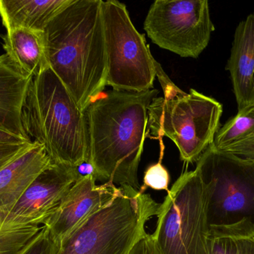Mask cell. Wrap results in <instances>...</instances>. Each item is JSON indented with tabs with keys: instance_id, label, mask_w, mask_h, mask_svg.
<instances>
[{
	"instance_id": "7c38bea8",
	"label": "cell",
	"mask_w": 254,
	"mask_h": 254,
	"mask_svg": "<svg viewBox=\"0 0 254 254\" xmlns=\"http://www.w3.org/2000/svg\"><path fill=\"white\" fill-rule=\"evenodd\" d=\"M238 111L254 106V13L236 28L227 64Z\"/></svg>"
},
{
	"instance_id": "52a82bcc",
	"label": "cell",
	"mask_w": 254,
	"mask_h": 254,
	"mask_svg": "<svg viewBox=\"0 0 254 254\" xmlns=\"http://www.w3.org/2000/svg\"><path fill=\"white\" fill-rule=\"evenodd\" d=\"M195 170L204 184L209 228L249 219L254 224V163L207 148Z\"/></svg>"
},
{
	"instance_id": "6da1fadb",
	"label": "cell",
	"mask_w": 254,
	"mask_h": 254,
	"mask_svg": "<svg viewBox=\"0 0 254 254\" xmlns=\"http://www.w3.org/2000/svg\"><path fill=\"white\" fill-rule=\"evenodd\" d=\"M157 89L140 92H102L86 110L89 162L98 180L139 191L137 171L141 159L148 111Z\"/></svg>"
},
{
	"instance_id": "4316f807",
	"label": "cell",
	"mask_w": 254,
	"mask_h": 254,
	"mask_svg": "<svg viewBox=\"0 0 254 254\" xmlns=\"http://www.w3.org/2000/svg\"></svg>"
},
{
	"instance_id": "ffe728a7",
	"label": "cell",
	"mask_w": 254,
	"mask_h": 254,
	"mask_svg": "<svg viewBox=\"0 0 254 254\" xmlns=\"http://www.w3.org/2000/svg\"><path fill=\"white\" fill-rule=\"evenodd\" d=\"M159 140L161 146V153L158 162L149 166L144 172L143 175V184L140 186L139 192L145 193V191L150 188L154 190H165L169 192V184H170V176L168 170L162 164L164 158V146L163 140Z\"/></svg>"
},
{
	"instance_id": "cb8c5ba5",
	"label": "cell",
	"mask_w": 254,
	"mask_h": 254,
	"mask_svg": "<svg viewBox=\"0 0 254 254\" xmlns=\"http://www.w3.org/2000/svg\"><path fill=\"white\" fill-rule=\"evenodd\" d=\"M128 254H161L152 234L146 233L133 246Z\"/></svg>"
},
{
	"instance_id": "e0dca14e",
	"label": "cell",
	"mask_w": 254,
	"mask_h": 254,
	"mask_svg": "<svg viewBox=\"0 0 254 254\" xmlns=\"http://www.w3.org/2000/svg\"><path fill=\"white\" fill-rule=\"evenodd\" d=\"M208 254H254V224L249 219L229 225L210 227Z\"/></svg>"
},
{
	"instance_id": "4fadbf2b",
	"label": "cell",
	"mask_w": 254,
	"mask_h": 254,
	"mask_svg": "<svg viewBox=\"0 0 254 254\" xmlns=\"http://www.w3.org/2000/svg\"><path fill=\"white\" fill-rule=\"evenodd\" d=\"M53 164L43 145L34 141L0 169V210L10 212L34 180Z\"/></svg>"
},
{
	"instance_id": "9a60e30c",
	"label": "cell",
	"mask_w": 254,
	"mask_h": 254,
	"mask_svg": "<svg viewBox=\"0 0 254 254\" xmlns=\"http://www.w3.org/2000/svg\"><path fill=\"white\" fill-rule=\"evenodd\" d=\"M1 38L4 53L26 74L34 77L49 67L44 31L10 27Z\"/></svg>"
},
{
	"instance_id": "ba28073f",
	"label": "cell",
	"mask_w": 254,
	"mask_h": 254,
	"mask_svg": "<svg viewBox=\"0 0 254 254\" xmlns=\"http://www.w3.org/2000/svg\"><path fill=\"white\" fill-rule=\"evenodd\" d=\"M107 56V86L113 90L140 92L153 89L158 62L143 34L133 25L126 4L102 1Z\"/></svg>"
},
{
	"instance_id": "44dd1931",
	"label": "cell",
	"mask_w": 254,
	"mask_h": 254,
	"mask_svg": "<svg viewBox=\"0 0 254 254\" xmlns=\"http://www.w3.org/2000/svg\"><path fill=\"white\" fill-rule=\"evenodd\" d=\"M60 242L57 241L50 231L43 225L41 231L21 254H58Z\"/></svg>"
},
{
	"instance_id": "ac0fdd59",
	"label": "cell",
	"mask_w": 254,
	"mask_h": 254,
	"mask_svg": "<svg viewBox=\"0 0 254 254\" xmlns=\"http://www.w3.org/2000/svg\"><path fill=\"white\" fill-rule=\"evenodd\" d=\"M32 225L0 210V254H21L41 231Z\"/></svg>"
},
{
	"instance_id": "d4e9b609",
	"label": "cell",
	"mask_w": 254,
	"mask_h": 254,
	"mask_svg": "<svg viewBox=\"0 0 254 254\" xmlns=\"http://www.w3.org/2000/svg\"><path fill=\"white\" fill-rule=\"evenodd\" d=\"M33 140H27L22 137H18L13 134L6 132V131L0 130V146L4 145L19 144V143H28Z\"/></svg>"
},
{
	"instance_id": "603a6c76",
	"label": "cell",
	"mask_w": 254,
	"mask_h": 254,
	"mask_svg": "<svg viewBox=\"0 0 254 254\" xmlns=\"http://www.w3.org/2000/svg\"><path fill=\"white\" fill-rule=\"evenodd\" d=\"M34 141L0 146V169L23 154Z\"/></svg>"
},
{
	"instance_id": "9c48e42d",
	"label": "cell",
	"mask_w": 254,
	"mask_h": 254,
	"mask_svg": "<svg viewBox=\"0 0 254 254\" xmlns=\"http://www.w3.org/2000/svg\"><path fill=\"white\" fill-rule=\"evenodd\" d=\"M143 28L161 49L192 58L207 48L215 30L207 0H157L149 7Z\"/></svg>"
},
{
	"instance_id": "d6986e66",
	"label": "cell",
	"mask_w": 254,
	"mask_h": 254,
	"mask_svg": "<svg viewBox=\"0 0 254 254\" xmlns=\"http://www.w3.org/2000/svg\"><path fill=\"white\" fill-rule=\"evenodd\" d=\"M254 136V106L238 111L231 118L215 136L212 146L222 150Z\"/></svg>"
},
{
	"instance_id": "2e32d148",
	"label": "cell",
	"mask_w": 254,
	"mask_h": 254,
	"mask_svg": "<svg viewBox=\"0 0 254 254\" xmlns=\"http://www.w3.org/2000/svg\"><path fill=\"white\" fill-rule=\"evenodd\" d=\"M72 0H0L4 28L24 27L43 31Z\"/></svg>"
},
{
	"instance_id": "8fae6325",
	"label": "cell",
	"mask_w": 254,
	"mask_h": 254,
	"mask_svg": "<svg viewBox=\"0 0 254 254\" xmlns=\"http://www.w3.org/2000/svg\"><path fill=\"white\" fill-rule=\"evenodd\" d=\"M77 180L75 168L53 163L30 185L10 213L28 223L43 225Z\"/></svg>"
},
{
	"instance_id": "277c9868",
	"label": "cell",
	"mask_w": 254,
	"mask_h": 254,
	"mask_svg": "<svg viewBox=\"0 0 254 254\" xmlns=\"http://www.w3.org/2000/svg\"><path fill=\"white\" fill-rule=\"evenodd\" d=\"M156 76L164 95L152 99L148 111L151 135L168 137L177 146L185 164L196 163L214 141L223 107L219 101L194 89H179L158 63Z\"/></svg>"
},
{
	"instance_id": "8992f818",
	"label": "cell",
	"mask_w": 254,
	"mask_h": 254,
	"mask_svg": "<svg viewBox=\"0 0 254 254\" xmlns=\"http://www.w3.org/2000/svg\"><path fill=\"white\" fill-rule=\"evenodd\" d=\"M156 216L152 236L161 254H208L205 189L196 170L178 178Z\"/></svg>"
},
{
	"instance_id": "484cf974",
	"label": "cell",
	"mask_w": 254,
	"mask_h": 254,
	"mask_svg": "<svg viewBox=\"0 0 254 254\" xmlns=\"http://www.w3.org/2000/svg\"><path fill=\"white\" fill-rule=\"evenodd\" d=\"M76 172L77 174V179L80 177H86L88 175L95 176L96 177V171L93 165L89 161L83 163L78 167H76ZM97 179V178H96Z\"/></svg>"
},
{
	"instance_id": "5b68a950",
	"label": "cell",
	"mask_w": 254,
	"mask_h": 254,
	"mask_svg": "<svg viewBox=\"0 0 254 254\" xmlns=\"http://www.w3.org/2000/svg\"><path fill=\"white\" fill-rule=\"evenodd\" d=\"M60 241L58 254H128L161 204L131 187Z\"/></svg>"
},
{
	"instance_id": "3957f363",
	"label": "cell",
	"mask_w": 254,
	"mask_h": 254,
	"mask_svg": "<svg viewBox=\"0 0 254 254\" xmlns=\"http://www.w3.org/2000/svg\"><path fill=\"white\" fill-rule=\"evenodd\" d=\"M22 122L25 134L44 146L54 164L76 168L89 161L86 112L50 67L33 77Z\"/></svg>"
},
{
	"instance_id": "7a4b0ae2",
	"label": "cell",
	"mask_w": 254,
	"mask_h": 254,
	"mask_svg": "<svg viewBox=\"0 0 254 254\" xmlns=\"http://www.w3.org/2000/svg\"><path fill=\"white\" fill-rule=\"evenodd\" d=\"M49 67L86 112L107 86L101 0H72L44 30Z\"/></svg>"
},
{
	"instance_id": "5bb4252c",
	"label": "cell",
	"mask_w": 254,
	"mask_h": 254,
	"mask_svg": "<svg viewBox=\"0 0 254 254\" xmlns=\"http://www.w3.org/2000/svg\"><path fill=\"white\" fill-rule=\"evenodd\" d=\"M32 79L8 55H0V130L27 140H31L22 126V109Z\"/></svg>"
},
{
	"instance_id": "30bf717a",
	"label": "cell",
	"mask_w": 254,
	"mask_h": 254,
	"mask_svg": "<svg viewBox=\"0 0 254 254\" xmlns=\"http://www.w3.org/2000/svg\"><path fill=\"white\" fill-rule=\"evenodd\" d=\"M96 180L92 175L77 179L43 224L57 241H61L86 219L111 204L122 195L123 188L110 181L97 185Z\"/></svg>"
},
{
	"instance_id": "7402d4cb",
	"label": "cell",
	"mask_w": 254,
	"mask_h": 254,
	"mask_svg": "<svg viewBox=\"0 0 254 254\" xmlns=\"http://www.w3.org/2000/svg\"><path fill=\"white\" fill-rule=\"evenodd\" d=\"M219 151L231 154L245 161L254 163V136Z\"/></svg>"
}]
</instances>
